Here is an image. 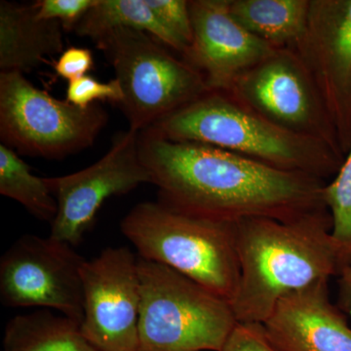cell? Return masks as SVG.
Instances as JSON below:
<instances>
[{
	"label": "cell",
	"instance_id": "cell-1",
	"mask_svg": "<svg viewBox=\"0 0 351 351\" xmlns=\"http://www.w3.org/2000/svg\"><path fill=\"white\" fill-rule=\"evenodd\" d=\"M141 159L170 209L218 223L251 218L288 221L327 209V182L265 165L233 152L138 133Z\"/></svg>",
	"mask_w": 351,
	"mask_h": 351
},
{
	"label": "cell",
	"instance_id": "cell-2",
	"mask_svg": "<svg viewBox=\"0 0 351 351\" xmlns=\"http://www.w3.org/2000/svg\"><path fill=\"white\" fill-rule=\"evenodd\" d=\"M239 285L230 304L237 322L265 323L281 299L318 280L339 276L351 263L332 235L329 210L283 221H237Z\"/></svg>",
	"mask_w": 351,
	"mask_h": 351
},
{
	"label": "cell",
	"instance_id": "cell-3",
	"mask_svg": "<svg viewBox=\"0 0 351 351\" xmlns=\"http://www.w3.org/2000/svg\"><path fill=\"white\" fill-rule=\"evenodd\" d=\"M173 142L199 143L277 169L334 179L345 156L326 143L272 123L226 91H209L147 129Z\"/></svg>",
	"mask_w": 351,
	"mask_h": 351
},
{
	"label": "cell",
	"instance_id": "cell-4",
	"mask_svg": "<svg viewBox=\"0 0 351 351\" xmlns=\"http://www.w3.org/2000/svg\"><path fill=\"white\" fill-rule=\"evenodd\" d=\"M120 230L138 256L169 267L232 302L240 265L234 223L182 214L160 202L136 205Z\"/></svg>",
	"mask_w": 351,
	"mask_h": 351
},
{
	"label": "cell",
	"instance_id": "cell-5",
	"mask_svg": "<svg viewBox=\"0 0 351 351\" xmlns=\"http://www.w3.org/2000/svg\"><path fill=\"white\" fill-rule=\"evenodd\" d=\"M141 351H221L232 304L161 263L138 257Z\"/></svg>",
	"mask_w": 351,
	"mask_h": 351
},
{
	"label": "cell",
	"instance_id": "cell-6",
	"mask_svg": "<svg viewBox=\"0 0 351 351\" xmlns=\"http://www.w3.org/2000/svg\"><path fill=\"white\" fill-rule=\"evenodd\" d=\"M123 91L119 106L140 132L210 91L204 76L147 32L114 29L97 39Z\"/></svg>",
	"mask_w": 351,
	"mask_h": 351
},
{
	"label": "cell",
	"instance_id": "cell-7",
	"mask_svg": "<svg viewBox=\"0 0 351 351\" xmlns=\"http://www.w3.org/2000/svg\"><path fill=\"white\" fill-rule=\"evenodd\" d=\"M108 113L58 100L34 86L24 73H0L1 144L22 156L62 159L94 144L108 123Z\"/></svg>",
	"mask_w": 351,
	"mask_h": 351
},
{
	"label": "cell",
	"instance_id": "cell-8",
	"mask_svg": "<svg viewBox=\"0 0 351 351\" xmlns=\"http://www.w3.org/2000/svg\"><path fill=\"white\" fill-rule=\"evenodd\" d=\"M226 92L272 123L322 141L345 156L319 91L294 49H276L242 73Z\"/></svg>",
	"mask_w": 351,
	"mask_h": 351
},
{
	"label": "cell",
	"instance_id": "cell-9",
	"mask_svg": "<svg viewBox=\"0 0 351 351\" xmlns=\"http://www.w3.org/2000/svg\"><path fill=\"white\" fill-rule=\"evenodd\" d=\"M85 262L66 242L32 234L20 237L0 260L2 304L56 309L82 324Z\"/></svg>",
	"mask_w": 351,
	"mask_h": 351
},
{
	"label": "cell",
	"instance_id": "cell-10",
	"mask_svg": "<svg viewBox=\"0 0 351 351\" xmlns=\"http://www.w3.org/2000/svg\"><path fill=\"white\" fill-rule=\"evenodd\" d=\"M44 179L58 204L49 237L73 247L82 243L106 200L152 184L141 159L138 133L130 129L115 136L110 151L93 165Z\"/></svg>",
	"mask_w": 351,
	"mask_h": 351
},
{
	"label": "cell",
	"instance_id": "cell-11",
	"mask_svg": "<svg viewBox=\"0 0 351 351\" xmlns=\"http://www.w3.org/2000/svg\"><path fill=\"white\" fill-rule=\"evenodd\" d=\"M85 338L101 351H141L138 255L110 247L82 267Z\"/></svg>",
	"mask_w": 351,
	"mask_h": 351
},
{
	"label": "cell",
	"instance_id": "cell-12",
	"mask_svg": "<svg viewBox=\"0 0 351 351\" xmlns=\"http://www.w3.org/2000/svg\"><path fill=\"white\" fill-rule=\"evenodd\" d=\"M313 77L345 156L351 144V0H311L294 49Z\"/></svg>",
	"mask_w": 351,
	"mask_h": 351
},
{
	"label": "cell",
	"instance_id": "cell-13",
	"mask_svg": "<svg viewBox=\"0 0 351 351\" xmlns=\"http://www.w3.org/2000/svg\"><path fill=\"white\" fill-rule=\"evenodd\" d=\"M189 12L193 38L182 59L204 76L210 91H230L242 73L277 49L234 20L230 0H193Z\"/></svg>",
	"mask_w": 351,
	"mask_h": 351
},
{
	"label": "cell",
	"instance_id": "cell-14",
	"mask_svg": "<svg viewBox=\"0 0 351 351\" xmlns=\"http://www.w3.org/2000/svg\"><path fill=\"white\" fill-rule=\"evenodd\" d=\"M322 279L284 297L263 323L281 351H351V328Z\"/></svg>",
	"mask_w": 351,
	"mask_h": 351
},
{
	"label": "cell",
	"instance_id": "cell-15",
	"mask_svg": "<svg viewBox=\"0 0 351 351\" xmlns=\"http://www.w3.org/2000/svg\"><path fill=\"white\" fill-rule=\"evenodd\" d=\"M61 23L41 20L34 3L0 1V69L24 73L38 69L46 58L64 52Z\"/></svg>",
	"mask_w": 351,
	"mask_h": 351
},
{
	"label": "cell",
	"instance_id": "cell-16",
	"mask_svg": "<svg viewBox=\"0 0 351 351\" xmlns=\"http://www.w3.org/2000/svg\"><path fill=\"white\" fill-rule=\"evenodd\" d=\"M311 0H230L245 29L277 49H295L306 34Z\"/></svg>",
	"mask_w": 351,
	"mask_h": 351
},
{
	"label": "cell",
	"instance_id": "cell-17",
	"mask_svg": "<svg viewBox=\"0 0 351 351\" xmlns=\"http://www.w3.org/2000/svg\"><path fill=\"white\" fill-rule=\"evenodd\" d=\"M4 351H101L80 324L49 309L15 316L4 331Z\"/></svg>",
	"mask_w": 351,
	"mask_h": 351
},
{
	"label": "cell",
	"instance_id": "cell-18",
	"mask_svg": "<svg viewBox=\"0 0 351 351\" xmlns=\"http://www.w3.org/2000/svg\"><path fill=\"white\" fill-rule=\"evenodd\" d=\"M119 29L147 32L171 49L182 55L186 53V46L159 22L145 0H98L73 32L80 38L96 41Z\"/></svg>",
	"mask_w": 351,
	"mask_h": 351
},
{
	"label": "cell",
	"instance_id": "cell-19",
	"mask_svg": "<svg viewBox=\"0 0 351 351\" xmlns=\"http://www.w3.org/2000/svg\"><path fill=\"white\" fill-rule=\"evenodd\" d=\"M0 193L17 201L36 219L52 223L58 212L57 201L44 178L31 172V168L18 154L0 145Z\"/></svg>",
	"mask_w": 351,
	"mask_h": 351
},
{
	"label": "cell",
	"instance_id": "cell-20",
	"mask_svg": "<svg viewBox=\"0 0 351 351\" xmlns=\"http://www.w3.org/2000/svg\"><path fill=\"white\" fill-rule=\"evenodd\" d=\"M323 199L331 214L332 237L351 260V144L338 174L325 186Z\"/></svg>",
	"mask_w": 351,
	"mask_h": 351
},
{
	"label": "cell",
	"instance_id": "cell-21",
	"mask_svg": "<svg viewBox=\"0 0 351 351\" xmlns=\"http://www.w3.org/2000/svg\"><path fill=\"white\" fill-rule=\"evenodd\" d=\"M123 98V91L117 78L104 83L85 75L69 82L66 89V101L83 108L94 105L96 101H110L119 106Z\"/></svg>",
	"mask_w": 351,
	"mask_h": 351
},
{
	"label": "cell",
	"instance_id": "cell-22",
	"mask_svg": "<svg viewBox=\"0 0 351 351\" xmlns=\"http://www.w3.org/2000/svg\"><path fill=\"white\" fill-rule=\"evenodd\" d=\"M157 19L184 46L188 51L193 43L189 1L186 0H145Z\"/></svg>",
	"mask_w": 351,
	"mask_h": 351
},
{
	"label": "cell",
	"instance_id": "cell-23",
	"mask_svg": "<svg viewBox=\"0 0 351 351\" xmlns=\"http://www.w3.org/2000/svg\"><path fill=\"white\" fill-rule=\"evenodd\" d=\"M97 2L98 0H39L34 5L39 19L58 21L64 31H75L80 20Z\"/></svg>",
	"mask_w": 351,
	"mask_h": 351
},
{
	"label": "cell",
	"instance_id": "cell-24",
	"mask_svg": "<svg viewBox=\"0 0 351 351\" xmlns=\"http://www.w3.org/2000/svg\"><path fill=\"white\" fill-rule=\"evenodd\" d=\"M221 351H281L270 341L263 323L237 322Z\"/></svg>",
	"mask_w": 351,
	"mask_h": 351
},
{
	"label": "cell",
	"instance_id": "cell-25",
	"mask_svg": "<svg viewBox=\"0 0 351 351\" xmlns=\"http://www.w3.org/2000/svg\"><path fill=\"white\" fill-rule=\"evenodd\" d=\"M93 66L94 58L91 50L82 47L68 48L54 63L57 75L69 82L86 75Z\"/></svg>",
	"mask_w": 351,
	"mask_h": 351
},
{
	"label": "cell",
	"instance_id": "cell-26",
	"mask_svg": "<svg viewBox=\"0 0 351 351\" xmlns=\"http://www.w3.org/2000/svg\"><path fill=\"white\" fill-rule=\"evenodd\" d=\"M338 306L343 313L351 314V263L339 274Z\"/></svg>",
	"mask_w": 351,
	"mask_h": 351
}]
</instances>
